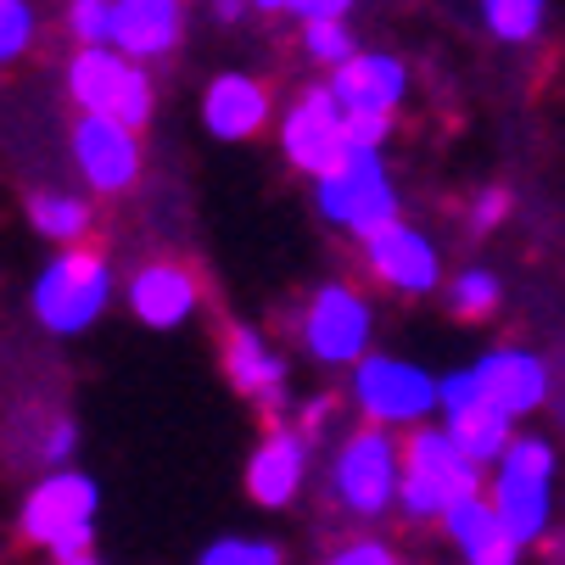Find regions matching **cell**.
Here are the masks:
<instances>
[{"label": "cell", "instance_id": "21", "mask_svg": "<svg viewBox=\"0 0 565 565\" xmlns=\"http://www.w3.org/2000/svg\"><path fill=\"white\" fill-rule=\"evenodd\" d=\"M510 409H499L493 397H476V403H465V409H448V437L476 459V465H493V459H504V448H510Z\"/></svg>", "mask_w": 565, "mask_h": 565}, {"label": "cell", "instance_id": "7", "mask_svg": "<svg viewBox=\"0 0 565 565\" xmlns=\"http://www.w3.org/2000/svg\"><path fill=\"white\" fill-rule=\"evenodd\" d=\"M403 488V454L392 448L386 431H359L348 437V448L337 454V493L353 515H381L386 504H397Z\"/></svg>", "mask_w": 565, "mask_h": 565}, {"label": "cell", "instance_id": "25", "mask_svg": "<svg viewBox=\"0 0 565 565\" xmlns=\"http://www.w3.org/2000/svg\"><path fill=\"white\" fill-rule=\"evenodd\" d=\"M29 40H34V12H29V0H0V62L23 56Z\"/></svg>", "mask_w": 565, "mask_h": 565}, {"label": "cell", "instance_id": "29", "mask_svg": "<svg viewBox=\"0 0 565 565\" xmlns=\"http://www.w3.org/2000/svg\"><path fill=\"white\" fill-rule=\"evenodd\" d=\"M386 129H392V113H348V146L381 151Z\"/></svg>", "mask_w": 565, "mask_h": 565}, {"label": "cell", "instance_id": "19", "mask_svg": "<svg viewBox=\"0 0 565 565\" xmlns=\"http://www.w3.org/2000/svg\"><path fill=\"white\" fill-rule=\"evenodd\" d=\"M493 510L504 515V526H510L515 543L543 537V526H548V476H537V470H515V465H499Z\"/></svg>", "mask_w": 565, "mask_h": 565}, {"label": "cell", "instance_id": "20", "mask_svg": "<svg viewBox=\"0 0 565 565\" xmlns=\"http://www.w3.org/2000/svg\"><path fill=\"white\" fill-rule=\"evenodd\" d=\"M224 370H230L235 392L258 397L264 409H275L280 392H286V364H280V359L264 348V337L247 331V326H235V331H230V342H224Z\"/></svg>", "mask_w": 565, "mask_h": 565}, {"label": "cell", "instance_id": "17", "mask_svg": "<svg viewBox=\"0 0 565 565\" xmlns=\"http://www.w3.org/2000/svg\"><path fill=\"white\" fill-rule=\"evenodd\" d=\"M476 375H481V392H488L499 409H510V415H526V409H537V403L548 397V370L532 353H515V348L488 353L476 364Z\"/></svg>", "mask_w": 565, "mask_h": 565}, {"label": "cell", "instance_id": "34", "mask_svg": "<svg viewBox=\"0 0 565 565\" xmlns=\"http://www.w3.org/2000/svg\"><path fill=\"white\" fill-rule=\"evenodd\" d=\"M73 443H78V437H73V426H56V431L45 437V454H51V459H67V454H73Z\"/></svg>", "mask_w": 565, "mask_h": 565}, {"label": "cell", "instance_id": "2", "mask_svg": "<svg viewBox=\"0 0 565 565\" xmlns=\"http://www.w3.org/2000/svg\"><path fill=\"white\" fill-rule=\"evenodd\" d=\"M476 459L448 437V431H415L403 448V488L397 504L409 515H443L454 499L476 493Z\"/></svg>", "mask_w": 565, "mask_h": 565}, {"label": "cell", "instance_id": "33", "mask_svg": "<svg viewBox=\"0 0 565 565\" xmlns=\"http://www.w3.org/2000/svg\"><path fill=\"white\" fill-rule=\"evenodd\" d=\"M353 7V0H286V12H297V18H342Z\"/></svg>", "mask_w": 565, "mask_h": 565}, {"label": "cell", "instance_id": "3", "mask_svg": "<svg viewBox=\"0 0 565 565\" xmlns=\"http://www.w3.org/2000/svg\"><path fill=\"white\" fill-rule=\"evenodd\" d=\"M107 297H113V275L96 253H62L34 286V313L45 331L78 337L102 319Z\"/></svg>", "mask_w": 565, "mask_h": 565}, {"label": "cell", "instance_id": "15", "mask_svg": "<svg viewBox=\"0 0 565 565\" xmlns=\"http://www.w3.org/2000/svg\"><path fill=\"white\" fill-rule=\"evenodd\" d=\"M202 118H207V129H213L218 140H247V135L264 129V118H269V96H264L258 78H247V73H224V78H213V85H207Z\"/></svg>", "mask_w": 565, "mask_h": 565}, {"label": "cell", "instance_id": "32", "mask_svg": "<svg viewBox=\"0 0 565 565\" xmlns=\"http://www.w3.org/2000/svg\"><path fill=\"white\" fill-rule=\"evenodd\" d=\"M331 565H397V559H392V548H381V543H348Z\"/></svg>", "mask_w": 565, "mask_h": 565}, {"label": "cell", "instance_id": "28", "mask_svg": "<svg viewBox=\"0 0 565 565\" xmlns=\"http://www.w3.org/2000/svg\"><path fill=\"white\" fill-rule=\"evenodd\" d=\"M308 51L319 56V62H348L353 56V40H348V29L337 23V18H308Z\"/></svg>", "mask_w": 565, "mask_h": 565}, {"label": "cell", "instance_id": "6", "mask_svg": "<svg viewBox=\"0 0 565 565\" xmlns=\"http://www.w3.org/2000/svg\"><path fill=\"white\" fill-rule=\"evenodd\" d=\"M353 397L381 426H420L431 409H443V386L403 359H359L353 364Z\"/></svg>", "mask_w": 565, "mask_h": 565}, {"label": "cell", "instance_id": "4", "mask_svg": "<svg viewBox=\"0 0 565 565\" xmlns=\"http://www.w3.org/2000/svg\"><path fill=\"white\" fill-rule=\"evenodd\" d=\"M67 90L85 113H113L124 124H146L151 113V85L146 67H135V56H124L118 45H85L67 67Z\"/></svg>", "mask_w": 565, "mask_h": 565}, {"label": "cell", "instance_id": "5", "mask_svg": "<svg viewBox=\"0 0 565 565\" xmlns=\"http://www.w3.org/2000/svg\"><path fill=\"white\" fill-rule=\"evenodd\" d=\"M319 213H326L331 224L359 230V235H370L386 218H397V196H392V180L381 169V157L353 146L337 169L319 174Z\"/></svg>", "mask_w": 565, "mask_h": 565}, {"label": "cell", "instance_id": "13", "mask_svg": "<svg viewBox=\"0 0 565 565\" xmlns=\"http://www.w3.org/2000/svg\"><path fill=\"white\" fill-rule=\"evenodd\" d=\"M196 275L191 269H180V264H146L140 275H135V286H129V308L146 319V326H157V331H169V326H180V319H191L196 313Z\"/></svg>", "mask_w": 565, "mask_h": 565}, {"label": "cell", "instance_id": "36", "mask_svg": "<svg viewBox=\"0 0 565 565\" xmlns=\"http://www.w3.org/2000/svg\"><path fill=\"white\" fill-rule=\"evenodd\" d=\"M213 12H218V18H235V12H241V0H213Z\"/></svg>", "mask_w": 565, "mask_h": 565}, {"label": "cell", "instance_id": "12", "mask_svg": "<svg viewBox=\"0 0 565 565\" xmlns=\"http://www.w3.org/2000/svg\"><path fill=\"white\" fill-rule=\"evenodd\" d=\"M443 521H448V532H454V543L465 548V559L470 565H515V537H510V526H504V515L493 510V499H481V493H470V499H454L448 510H443Z\"/></svg>", "mask_w": 565, "mask_h": 565}, {"label": "cell", "instance_id": "1", "mask_svg": "<svg viewBox=\"0 0 565 565\" xmlns=\"http://www.w3.org/2000/svg\"><path fill=\"white\" fill-rule=\"evenodd\" d=\"M90 532H96V481L78 470H56L51 481L29 493L23 504V537L51 548L62 565L90 554Z\"/></svg>", "mask_w": 565, "mask_h": 565}, {"label": "cell", "instance_id": "14", "mask_svg": "<svg viewBox=\"0 0 565 565\" xmlns=\"http://www.w3.org/2000/svg\"><path fill=\"white\" fill-rule=\"evenodd\" d=\"M180 40V0H118L113 12V45L135 62H151L174 51Z\"/></svg>", "mask_w": 565, "mask_h": 565}, {"label": "cell", "instance_id": "35", "mask_svg": "<svg viewBox=\"0 0 565 565\" xmlns=\"http://www.w3.org/2000/svg\"><path fill=\"white\" fill-rule=\"evenodd\" d=\"M326 415H331V397H313L308 409H302V420H308V431H319L326 426Z\"/></svg>", "mask_w": 565, "mask_h": 565}, {"label": "cell", "instance_id": "10", "mask_svg": "<svg viewBox=\"0 0 565 565\" xmlns=\"http://www.w3.org/2000/svg\"><path fill=\"white\" fill-rule=\"evenodd\" d=\"M73 157L85 180L96 191H124L140 169V146H135V124L113 118V113H85V124L73 129Z\"/></svg>", "mask_w": 565, "mask_h": 565}, {"label": "cell", "instance_id": "31", "mask_svg": "<svg viewBox=\"0 0 565 565\" xmlns=\"http://www.w3.org/2000/svg\"><path fill=\"white\" fill-rule=\"evenodd\" d=\"M504 213H510V196H504V191H481L476 207H470V230H476V235H488V230L504 224Z\"/></svg>", "mask_w": 565, "mask_h": 565}, {"label": "cell", "instance_id": "24", "mask_svg": "<svg viewBox=\"0 0 565 565\" xmlns=\"http://www.w3.org/2000/svg\"><path fill=\"white\" fill-rule=\"evenodd\" d=\"M196 565H280V548L275 543H258V537H224Z\"/></svg>", "mask_w": 565, "mask_h": 565}, {"label": "cell", "instance_id": "38", "mask_svg": "<svg viewBox=\"0 0 565 565\" xmlns=\"http://www.w3.org/2000/svg\"><path fill=\"white\" fill-rule=\"evenodd\" d=\"M73 565H96V559H90V554H85V559H73Z\"/></svg>", "mask_w": 565, "mask_h": 565}, {"label": "cell", "instance_id": "8", "mask_svg": "<svg viewBox=\"0 0 565 565\" xmlns=\"http://www.w3.org/2000/svg\"><path fill=\"white\" fill-rule=\"evenodd\" d=\"M280 140H286V157H291L297 169H308L313 180L326 174V169H337L342 157L353 151V146H348V107L337 102V90H331V85H326V90H308V96L286 113Z\"/></svg>", "mask_w": 565, "mask_h": 565}, {"label": "cell", "instance_id": "26", "mask_svg": "<svg viewBox=\"0 0 565 565\" xmlns=\"http://www.w3.org/2000/svg\"><path fill=\"white\" fill-rule=\"evenodd\" d=\"M113 12L118 0H73V34L85 45H113Z\"/></svg>", "mask_w": 565, "mask_h": 565}, {"label": "cell", "instance_id": "37", "mask_svg": "<svg viewBox=\"0 0 565 565\" xmlns=\"http://www.w3.org/2000/svg\"><path fill=\"white\" fill-rule=\"evenodd\" d=\"M253 7H264V12H286V0H253Z\"/></svg>", "mask_w": 565, "mask_h": 565}, {"label": "cell", "instance_id": "9", "mask_svg": "<svg viewBox=\"0 0 565 565\" xmlns=\"http://www.w3.org/2000/svg\"><path fill=\"white\" fill-rule=\"evenodd\" d=\"M302 337H308V353L319 364H359L364 348H370V308H364V297L348 291V286H326L308 302Z\"/></svg>", "mask_w": 565, "mask_h": 565}, {"label": "cell", "instance_id": "11", "mask_svg": "<svg viewBox=\"0 0 565 565\" xmlns=\"http://www.w3.org/2000/svg\"><path fill=\"white\" fill-rule=\"evenodd\" d=\"M364 247H370V269H375L386 286L415 291V297L437 286V247H431V241H426L420 230L386 218L381 230H370V235H364Z\"/></svg>", "mask_w": 565, "mask_h": 565}, {"label": "cell", "instance_id": "18", "mask_svg": "<svg viewBox=\"0 0 565 565\" xmlns=\"http://www.w3.org/2000/svg\"><path fill=\"white\" fill-rule=\"evenodd\" d=\"M302 470H308V448H302V437L275 431V437L253 454V465H247V493H253L258 504L280 510V504H291V499H297Z\"/></svg>", "mask_w": 565, "mask_h": 565}, {"label": "cell", "instance_id": "16", "mask_svg": "<svg viewBox=\"0 0 565 565\" xmlns=\"http://www.w3.org/2000/svg\"><path fill=\"white\" fill-rule=\"evenodd\" d=\"M331 90L348 113H392L397 96H403V67L392 56H348L337 62V78H331Z\"/></svg>", "mask_w": 565, "mask_h": 565}, {"label": "cell", "instance_id": "27", "mask_svg": "<svg viewBox=\"0 0 565 565\" xmlns=\"http://www.w3.org/2000/svg\"><path fill=\"white\" fill-rule=\"evenodd\" d=\"M499 302V280L488 275V269H470V275H459V286H454V308L465 313V319H481Z\"/></svg>", "mask_w": 565, "mask_h": 565}, {"label": "cell", "instance_id": "23", "mask_svg": "<svg viewBox=\"0 0 565 565\" xmlns=\"http://www.w3.org/2000/svg\"><path fill=\"white\" fill-rule=\"evenodd\" d=\"M481 12L499 40H532L543 23V0H481Z\"/></svg>", "mask_w": 565, "mask_h": 565}, {"label": "cell", "instance_id": "30", "mask_svg": "<svg viewBox=\"0 0 565 565\" xmlns=\"http://www.w3.org/2000/svg\"><path fill=\"white\" fill-rule=\"evenodd\" d=\"M499 465H515V470H537V476H548V470H554V454H548V443L521 437V443H510V448H504V459H499Z\"/></svg>", "mask_w": 565, "mask_h": 565}, {"label": "cell", "instance_id": "22", "mask_svg": "<svg viewBox=\"0 0 565 565\" xmlns=\"http://www.w3.org/2000/svg\"><path fill=\"white\" fill-rule=\"evenodd\" d=\"M34 230L62 241V247H73V241L90 230V207L73 202V196H34Z\"/></svg>", "mask_w": 565, "mask_h": 565}]
</instances>
